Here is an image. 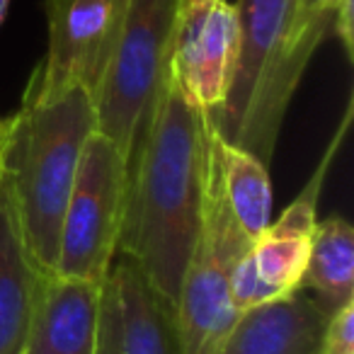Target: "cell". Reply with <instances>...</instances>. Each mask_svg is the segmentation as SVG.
<instances>
[{
    "instance_id": "6da1fadb",
    "label": "cell",
    "mask_w": 354,
    "mask_h": 354,
    "mask_svg": "<svg viewBox=\"0 0 354 354\" xmlns=\"http://www.w3.org/2000/svg\"><path fill=\"white\" fill-rule=\"evenodd\" d=\"M212 136V114L185 93L170 68L127 167L117 250L131 255L175 306L202 226Z\"/></svg>"
},
{
    "instance_id": "7a4b0ae2",
    "label": "cell",
    "mask_w": 354,
    "mask_h": 354,
    "mask_svg": "<svg viewBox=\"0 0 354 354\" xmlns=\"http://www.w3.org/2000/svg\"><path fill=\"white\" fill-rule=\"evenodd\" d=\"M10 119L3 172L37 265L56 272L61 223L80 153L97 129L95 97L85 88H71L51 100L25 93Z\"/></svg>"
},
{
    "instance_id": "3957f363",
    "label": "cell",
    "mask_w": 354,
    "mask_h": 354,
    "mask_svg": "<svg viewBox=\"0 0 354 354\" xmlns=\"http://www.w3.org/2000/svg\"><path fill=\"white\" fill-rule=\"evenodd\" d=\"M180 12L183 0H129L117 46L95 93L97 131L112 138L127 167L170 78Z\"/></svg>"
},
{
    "instance_id": "277c9868",
    "label": "cell",
    "mask_w": 354,
    "mask_h": 354,
    "mask_svg": "<svg viewBox=\"0 0 354 354\" xmlns=\"http://www.w3.org/2000/svg\"><path fill=\"white\" fill-rule=\"evenodd\" d=\"M252 241L238 226L221 187L216 162V127L209 153L202 226L177 294V328L185 354H218L238 320L231 281Z\"/></svg>"
},
{
    "instance_id": "5b68a950",
    "label": "cell",
    "mask_w": 354,
    "mask_h": 354,
    "mask_svg": "<svg viewBox=\"0 0 354 354\" xmlns=\"http://www.w3.org/2000/svg\"><path fill=\"white\" fill-rule=\"evenodd\" d=\"M127 202V160L112 138L95 129L80 153L61 223L56 272L102 281L119 245Z\"/></svg>"
},
{
    "instance_id": "8992f818",
    "label": "cell",
    "mask_w": 354,
    "mask_h": 354,
    "mask_svg": "<svg viewBox=\"0 0 354 354\" xmlns=\"http://www.w3.org/2000/svg\"><path fill=\"white\" fill-rule=\"evenodd\" d=\"M349 119H352V102H349L325 156L320 158L318 170L310 175V180L296 194L294 202L279 214V218L270 221L265 233L252 243L250 250L236 265L231 294L238 313H245L250 308L270 304V301H279L299 291L301 274L308 262L313 231L318 226L315 214H318L323 180L328 175L330 160L335 158L344 133H347Z\"/></svg>"
},
{
    "instance_id": "52a82bcc",
    "label": "cell",
    "mask_w": 354,
    "mask_h": 354,
    "mask_svg": "<svg viewBox=\"0 0 354 354\" xmlns=\"http://www.w3.org/2000/svg\"><path fill=\"white\" fill-rule=\"evenodd\" d=\"M127 10L129 0H46L49 46L25 93L51 100L85 88L95 97Z\"/></svg>"
},
{
    "instance_id": "ba28073f",
    "label": "cell",
    "mask_w": 354,
    "mask_h": 354,
    "mask_svg": "<svg viewBox=\"0 0 354 354\" xmlns=\"http://www.w3.org/2000/svg\"><path fill=\"white\" fill-rule=\"evenodd\" d=\"M93 354H185L177 306L122 250L114 252L100 286Z\"/></svg>"
},
{
    "instance_id": "9c48e42d",
    "label": "cell",
    "mask_w": 354,
    "mask_h": 354,
    "mask_svg": "<svg viewBox=\"0 0 354 354\" xmlns=\"http://www.w3.org/2000/svg\"><path fill=\"white\" fill-rule=\"evenodd\" d=\"M238 10L228 0H216L197 10L180 12L172 75L185 93L214 117L223 107L236 73Z\"/></svg>"
},
{
    "instance_id": "30bf717a",
    "label": "cell",
    "mask_w": 354,
    "mask_h": 354,
    "mask_svg": "<svg viewBox=\"0 0 354 354\" xmlns=\"http://www.w3.org/2000/svg\"><path fill=\"white\" fill-rule=\"evenodd\" d=\"M294 6L296 0H238L236 73L226 102L212 117L216 131L228 143L284 51Z\"/></svg>"
},
{
    "instance_id": "8fae6325",
    "label": "cell",
    "mask_w": 354,
    "mask_h": 354,
    "mask_svg": "<svg viewBox=\"0 0 354 354\" xmlns=\"http://www.w3.org/2000/svg\"><path fill=\"white\" fill-rule=\"evenodd\" d=\"M102 281L44 272L22 354H93Z\"/></svg>"
},
{
    "instance_id": "7c38bea8",
    "label": "cell",
    "mask_w": 354,
    "mask_h": 354,
    "mask_svg": "<svg viewBox=\"0 0 354 354\" xmlns=\"http://www.w3.org/2000/svg\"><path fill=\"white\" fill-rule=\"evenodd\" d=\"M330 313L306 291H294L238 315L218 354H320Z\"/></svg>"
},
{
    "instance_id": "4fadbf2b",
    "label": "cell",
    "mask_w": 354,
    "mask_h": 354,
    "mask_svg": "<svg viewBox=\"0 0 354 354\" xmlns=\"http://www.w3.org/2000/svg\"><path fill=\"white\" fill-rule=\"evenodd\" d=\"M44 274L30 250L6 172H0V354H22Z\"/></svg>"
},
{
    "instance_id": "5bb4252c",
    "label": "cell",
    "mask_w": 354,
    "mask_h": 354,
    "mask_svg": "<svg viewBox=\"0 0 354 354\" xmlns=\"http://www.w3.org/2000/svg\"><path fill=\"white\" fill-rule=\"evenodd\" d=\"M299 291L313 294L328 313L354 301V231L339 214L315 226Z\"/></svg>"
},
{
    "instance_id": "9a60e30c",
    "label": "cell",
    "mask_w": 354,
    "mask_h": 354,
    "mask_svg": "<svg viewBox=\"0 0 354 354\" xmlns=\"http://www.w3.org/2000/svg\"><path fill=\"white\" fill-rule=\"evenodd\" d=\"M216 162L231 214L252 243L272 221V183L267 165L216 131Z\"/></svg>"
},
{
    "instance_id": "2e32d148",
    "label": "cell",
    "mask_w": 354,
    "mask_h": 354,
    "mask_svg": "<svg viewBox=\"0 0 354 354\" xmlns=\"http://www.w3.org/2000/svg\"><path fill=\"white\" fill-rule=\"evenodd\" d=\"M335 0H296L289 39L320 46L330 32Z\"/></svg>"
},
{
    "instance_id": "e0dca14e",
    "label": "cell",
    "mask_w": 354,
    "mask_h": 354,
    "mask_svg": "<svg viewBox=\"0 0 354 354\" xmlns=\"http://www.w3.org/2000/svg\"><path fill=\"white\" fill-rule=\"evenodd\" d=\"M320 354H354V301L330 313L323 330Z\"/></svg>"
},
{
    "instance_id": "ac0fdd59",
    "label": "cell",
    "mask_w": 354,
    "mask_h": 354,
    "mask_svg": "<svg viewBox=\"0 0 354 354\" xmlns=\"http://www.w3.org/2000/svg\"><path fill=\"white\" fill-rule=\"evenodd\" d=\"M330 32L342 41V49L347 59L354 56V12L352 0H335L333 17H330Z\"/></svg>"
},
{
    "instance_id": "d6986e66",
    "label": "cell",
    "mask_w": 354,
    "mask_h": 354,
    "mask_svg": "<svg viewBox=\"0 0 354 354\" xmlns=\"http://www.w3.org/2000/svg\"><path fill=\"white\" fill-rule=\"evenodd\" d=\"M10 131H12V119H0V172H3V162H6V151L10 143Z\"/></svg>"
},
{
    "instance_id": "ffe728a7",
    "label": "cell",
    "mask_w": 354,
    "mask_h": 354,
    "mask_svg": "<svg viewBox=\"0 0 354 354\" xmlns=\"http://www.w3.org/2000/svg\"><path fill=\"white\" fill-rule=\"evenodd\" d=\"M209 3H216V0H183V12L197 10V8L209 6Z\"/></svg>"
},
{
    "instance_id": "44dd1931",
    "label": "cell",
    "mask_w": 354,
    "mask_h": 354,
    "mask_svg": "<svg viewBox=\"0 0 354 354\" xmlns=\"http://www.w3.org/2000/svg\"><path fill=\"white\" fill-rule=\"evenodd\" d=\"M8 10H10V0H0V27H3V22H6Z\"/></svg>"
}]
</instances>
